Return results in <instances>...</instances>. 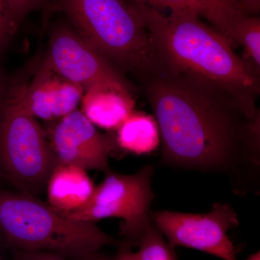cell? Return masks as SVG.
I'll return each mask as SVG.
<instances>
[{
  "label": "cell",
  "instance_id": "cell-1",
  "mask_svg": "<svg viewBox=\"0 0 260 260\" xmlns=\"http://www.w3.org/2000/svg\"><path fill=\"white\" fill-rule=\"evenodd\" d=\"M153 109L167 165L251 181L259 169V113L249 117L229 94L165 68L140 80Z\"/></svg>",
  "mask_w": 260,
  "mask_h": 260
},
{
  "label": "cell",
  "instance_id": "cell-2",
  "mask_svg": "<svg viewBox=\"0 0 260 260\" xmlns=\"http://www.w3.org/2000/svg\"><path fill=\"white\" fill-rule=\"evenodd\" d=\"M132 4L144 20L164 67L216 85L237 102L249 117L259 113L256 107L259 71L238 55L220 30L194 12L171 10L166 15L148 5Z\"/></svg>",
  "mask_w": 260,
  "mask_h": 260
},
{
  "label": "cell",
  "instance_id": "cell-3",
  "mask_svg": "<svg viewBox=\"0 0 260 260\" xmlns=\"http://www.w3.org/2000/svg\"><path fill=\"white\" fill-rule=\"evenodd\" d=\"M55 3L75 30L121 73H129L140 81L164 69L144 20L128 0H55Z\"/></svg>",
  "mask_w": 260,
  "mask_h": 260
},
{
  "label": "cell",
  "instance_id": "cell-4",
  "mask_svg": "<svg viewBox=\"0 0 260 260\" xmlns=\"http://www.w3.org/2000/svg\"><path fill=\"white\" fill-rule=\"evenodd\" d=\"M0 232L19 251H46L82 260L116 244L91 222L67 218L32 195L0 191Z\"/></svg>",
  "mask_w": 260,
  "mask_h": 260
},
{
  "label": "cell",
  "instance_id": "cell-5",
  "mask_svg": "<svg viewBox=\"0 0 260 260\" xmlns=\"http://www.w3.org/2000/svg\"><path fill=\"white\" fill-rule=\"evenodd\" d=\"M58 162L37 119L11 96L0 116V174L24 194L47 187Z\"/></svg>",
  "mask_w": 260,
  "mask_h": 260
},
{
  "label": "cell",
  "instance_id": "cell-6",
  "mask_svg": "<svg viewBox=\"0 0 260 260\" xmlns=\"http://www.w3.org/2000/svg\"><path fill=\"white\" fill-rule=\"evenodd\" d=\"M153 172V168L147 165L133 175L107 173L83 208L61 215L77 221L91 223L104 218H120L123 220L120 235L130 246L138 245L151 223Z\"/></svg>",
  "mask_w": 260,
  "mask_h": 260
},
{
  "label": "cell",
  "instance_id": "cell-7",
  "mask_svg": "<svg viewBox=\"0 0 260 260\" xmlns=\"http://www.w3.org/2000/svg\"><path fill=\"white\" fill-rule=\"evenodd\" d=\"M152 222L169 244L204 251L223 260H237L228 232L239 225L237 214L229 204L216 203L207 213L155 212Z\"/></svg>",
  "mask_w": 260,
  "mask_h": 260
},
{
  "label": "cell",
  "instance_id": "cell-8",
  "mask_svg": "<svg viewBox=\"0 0 260 260\" xmlns=\"http://www.w3.org/2000/svg\"><path fill=\"white\" fill-rule=\"evenodd\" d=\"M43 65L84 93L97 85H112L133 93L134 88L119 70L94 49L75 29L59 25L51 32L47 55Z\"/></svg>",
  "mask_w": 260,
  "mask_h": 260
},
{
  "label": "cell",
  "instance_id": "cell-9",
  "mask_svg": "<svg viewBox=\"0 0 260 260\" xmlns=\"http://www.w3.org/2000/svg\"><path fill=\"white\" fill-rule=\"evenodd\" d=\"M49 138L58 164L109 172V155L117 143L110 135L99 133L80 111L56 120Z\"/></svg>",
  "mask_w": 260,
  "mask_h": 260
},
{
  "label": "cell",
  "instance_id": "cell-10",
  "mask_svg": "<svg viewBox=\"0 0 260 260\" xmlns=\"http://www.w3.org/2000/svg\"><path fill=\"white\" fill-rule=\"evenodd\" d=\"M84 90L42 64L28 85L10 93L15 102L34 117L56 121L76 110Z\"/></svg>",
  "mask_w": 260,
  "mask_h": 260
},
{
  "label": "cell",
  "instance_id": "cell-11",
  "mask_svg": "<svg viewBox=\"0 0 260 260\" xmlns=\"http://www.w3.org/2000/svg\"><path fill=\"white\" fill-rule=\"evenodd\" d=\"M84 115L94 125L106 129H117L134 112L133 93L112 85H97L83 94Z\"/></svg>",
  "mask_w": 260,
  "mask_h": 260
},
{
  "label": "cell",
  "instance_id": "cell-12",
  "mask_svg": "<svg viewBox=\"0 0 260 260\" xmlns=\"http://www.w3.org/2000/svg\"><path fill=\"white\" fill-rule=\"evenodd\" d=\"M94 189L87 171L58 164L47 181L48 204L59 213H72L88 203Z\"/></svg>",
  "mask_w": 260,
  "mask_h": 260
},
{
  "label": "cell",
  "instance_id": "cell-13",
  "mask_svg": "<svg viewBox=\"0 0 260 260\" xmlns=\"http://www.w3.org/2000/svg\"><path fill=\"white\" fill-rule=\"evenodd\" d=\"M134 4L171 10H188L208 20L210 25L225 31L233 19L244 13L239 0H128Z\"/></svg>",
  "mask_w": 260,
  "mask_h": 260
},
{
  "label": "cell",
  "instance_id": "cell-14",
  "mask_svg": "<svg viewBox=\"0 0 260 260\" xmlns=\"http://www.w3.org/2000/svg\"><path fill=\"white\" fill-rule=\"evenodd\" d=\"M116 143L123 150L143 155L154 151L160 142L155 117L133 112L117 129Z\"/></svg>",
  "mask_w": 260,
  "mask_h": 260
},
{
  "label": "cell",
  "instance_id": "cell-15",
  "mask_svg": "<svg viewBox=\"0 0 260 260\" xmlns=\"http://www.w3.org/2000/svg\"><path fill=\"white\" fill-rule=\"evenodd\" d=\"M225 36L234 45L244 49V59L258 71L260 69V19L256 15L241 13L234 19Z\"/></svg>",
  "mask_w": 260,
  "mask_h": 260
},
{
  "label": "cell",
  "instance_id": "cell-16",
  "mask_svg": "<svg viewBox=\"0 0 260 260\" xmlns=\"http://www.w3.org/2000/svg\"><path fill=\"white\" fill-rule=\"evenodd\" d=\"M138 245L139 260H177L174 247L166 242L162 233L152 220Z\"/></svg>",
  "mask_w": 260,
  "mask_h": 260
},
{
  "label": "cell",
  "instance_id": "cell-17",
  "mask_svg": "<svg viewBox=\"0 0 260 260\" xmlns=\"http://www.w3.org/2000/svg\"><path fill=\"white\" fill-rule=\"evenodd\" d=\"M43 3L44 0H7L15 28L30 12L38 9Z\"/></svg>",
  "mask_w": 260,
  "mask_h": 260
},
{
  "label": "cell",
  "instance_id": "cell-18",
  "mask_svg": "<svg viewBox=\"0 0 260 260\" xmlns=\"http://www.w3.org/2000/svg\"><path fill=\"white\" fill-rule=\"evenodd\" d=\"M15 28L7 0H0V48L5 45Z\"/></svg>",
  "mask_w": 260,
  "mask_h": 260
},
{
  "label": "cell",
  "instance_id": "cell-19",
  "mask_svg": "<svg viewBox=\"0 0 260 260\" xmlns=\"http://www.w3.org/2000/svg\"><path fill=\"white\" fill-rule=\"evenodd\" d=\"M18 260H64V256L46 251H20Z\"/></svg>",
  "mask_w": 260,
  "mask_h": 260
},
{
  "label": "cell",
  "instance_id": "cell-20",
  "mask_svg": "<svg viewBox=\"0 0 260 260\" xmlns=\"http://www.w3.org/2000/svg\"><path fill=\"white\" fill-rule=\"evenodd\" d=\"M130 246H131L126 242L121 244L117 255L114 260H139L138 252H133Z\"/></svg>",
  "mask_w": 260,
  "mask_h": 260
},
{
  "label": "cell",
  "instance_id": "cell-21",
  "mask_svg": "<svg viewBox=\"0 0 260 260\" xmlns=\"http://www.w3.org/2000/svg\"><path fill=\"white\" fill-rule=\"evenodd\" d=\"M241 6L244 13L254 15L259 13L260 0H239Z\"/></svg>",
  "mask_w": 260,
  "mask_h": 260
},
{
  "label": "cell",
  "instance_id": "cell-22",
  "mask_svg": "<svg viewBox=\"0 0 260 260\" xmlns=\"http://www.w3.org/2000/svg\"><path fill=\"white\" fill-rule=\"evenodd\" d=\"M82 260H114V259H110V258L107 257V256L101 255V254H98L97 251V252L85 256V257Z\"/></svg>",
  "mask_w": 260,
  "mask_h": 260
},
{
  "label": "cell",
  "instance_id": "cell-23",
  "mask_svg": "<svg viewBox=\"0 0 260 260\" xmlns=\"http://www.w3.org/2000/svg\"><path fill=\"white\" fill-rule=\"evenodd\" d=\"M246 260H260V254L259 252L255 253V254H252L249 256Z\"/></svg>",
  "mask_w": 260,
  "mask_h": 260
},
{
  "label": "cell",
  "instance_id": "cell-24",
  "mask_svg": "<svg viewBox=\"0 0 260 260\" xmlns=\"http://www.w3.org/2000/svg\"><path fill=\"white\" fill-rule=\"evenodd\" d=\"M0 260H1V259H0Z\"/></svg>",
  "mask_w": 260,
  "mask_h": 260
}]
</instances>
